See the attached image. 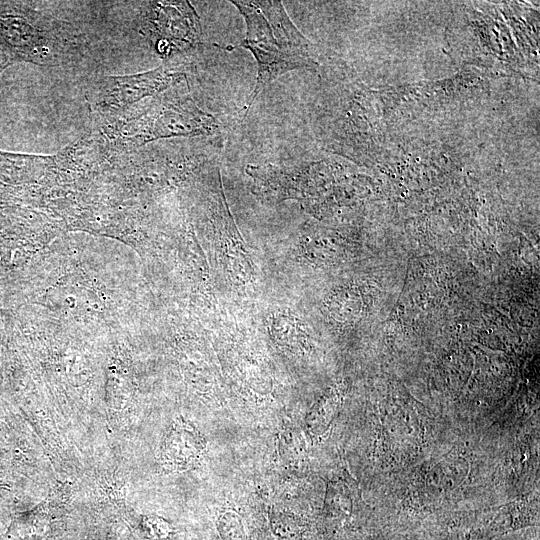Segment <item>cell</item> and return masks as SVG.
Here are the masks:
<instances>
[{
	"mask_svg": "<svg viewBox=\"0 0 540 540\" xmlns=\"http://www.w3.org/2000/svg\"><path fill=\"white\" fill-rule=\"evenodd\" d=\"M246 23L241 45L257 62V80L247 105L279 76L313 64L309 42L292 22L281 1L233 0Z\"/></svg>",
	"mask_w": 540,
	"mask_h": 540,
	"instance_id": "obj_1",
	"label": "cell"
},
{
	"mask_svg": "<svg viewBox=\"0 0 540 540\" xmlns=\"http://www.w3.org/2000/svg\"><path fill=\"white\" fill-rule=\"evenodd\" d=\"M205 441L191 426L179 423L173 426L163 448L164 463L173 469H188L202 457Z\"/></svg>",
	"mask_w": 540,
	"mask_h": 540,
	"instance_id": "obj_2",
	"label": "cell"
}]
</instances>
